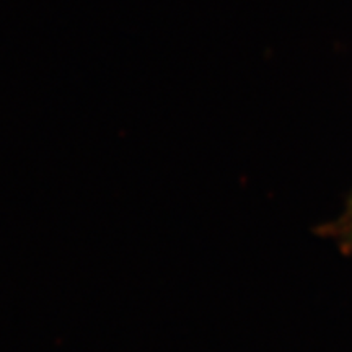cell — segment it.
<instances>
[{
  "instance_id": "cell-1",
  "label": "cell",
  "mask_w": 352,
  "mask_h": 352,
  "mask_svg": "<svg viewBox=\"0 0 352 352\" xmlns=\"http://www.w3.org/2000/svg\"><path fill=\"white\" fill-rule=\"evenodd\" d=\"M347 222H349V227H351V230H352V202H351L349 212H347Z\"/></svg>"
}]
</instances>
